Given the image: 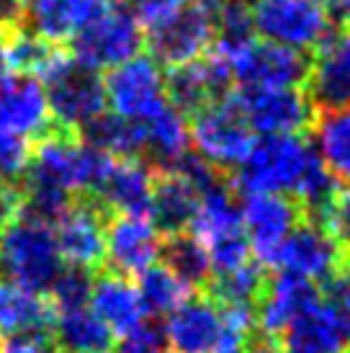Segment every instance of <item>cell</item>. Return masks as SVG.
Masks as SVG:
<instances>
[{
    "instance_id": "obj_1",
    "label": "cell",
    "mask_w": 350,
    "mask_h": 353,
    "mask_svg": "<svg viewBox=\"0 0 350 353\" xmlns=\"http://www.w3.org/2000/svg\"><path fill=\"white\" fill-rule=\"evenodd\" d=\"M335 178L322 165L302 134H265L255 137L253 148L234 170L232 186L240 194H283L317 219L325 204L332 199Z\"/></svg>"
},
{
    "instance_id": "obj_2",
    "label": "cell",
    "mask_w": 350,
    "mask_h": 353,
    "mask_svg": "<svg viewBox=\"0 0 350 353\" xmlns=\"http://www.w3.org/2000/svg\"><path fill=\"white\" fill-rule=\"evenodd\" d=\"M114 157L85 145L80 134L54 127L34 142L21 186L54 188L68 196H90Z\"/></svg>"
},
{
    "instance_id": "obj_3",
    "label": "cell",
    "mask_w": 350,
    "mask_h": 353,
    "mask_svg": "<svg viewBox=\"0 0 350 353\" xmlns=\"http://www.w3.org/2000/svg\"><path fill=\"white\" fill-rule=\"evenodd\" d=\"M62 268L65 263L49 225L19 216L0 232V279L44 294Z\"/></svg>"
},
{
    "instance_id": "obj_4",
    "label": "cell",
    "mask_w": 350,
    "mask_h": 353,
    "mask_svg": "<svg viewBox=\"0 0 350 353\" xmlns=\"http://www.w3.org/2000/svg\"><path fill=\"white\" fill-rule=\"evenodd\" d=\"M188 132H191L196 155L204 157L209 165H214L222 173L237 170L243 165V160L258 137L234 99V90L229 96L194 111L188 121Z\"/></svg>"
},
{
    "instance_id": "obj_5",
    "label": "cell",
    "mask_w": 350,
    "mask_h": 353,
    "mask_svg": "<svg viewBox=\"0 0 350 353\" xmlns=\"http://www.w3.org/2000/svg\"><path fill=\"white\" fill-rule=\"evenodd\" d=\"M258 39L296 52H317L335 34L332 13L320 0H250Z\"/></svg>"
},
{
    "instance_id": "obj_6",
    "label": "cell",
    "mask_w": 350,
    "mask_h": 353,
    "mask_svg": "<svg viewBox=\"0 0 350 353\" xmlns=\"http://www.w3.org/2000/svg\"><path fill=\"white\" fill-rule=\"evenodd\" d=\"M70 54L75 57V62L101 72L136 57L145 47V29L127 6L114 3L88 21L70 39Z\"/></svg>"
},
{
    "instance_id": "obj_7",
    "label": "cell",
    "mask_w": 350,
    "mask_h": 353,
    "mask_svg": "<svg viewBox=\"0 0 350 353\" xmlns=\"http://www.w3.org/2000/svg\"><path fill=\"white\" fill-rule=\"evenodd\" d=\"M103 90L106 106L114 108L116 117L136 124L150 121L170 103L163 68L150 54H136L108 70L103 78Z\"/></svg>"
},
{
    "instance_id": "obj_8",
    "label": "cell",
    "mask_w": 350,
    "mask_h": 353,
    "mask_svg": "<svg viewBox=\"0 0 350 353\" xmlns=\"http://www.w3.org/2000/svg\"><path fill=\"white\" fill-rule=\"evenodd\" d=\"M224 59L240 88H304L309 78V59L304 52L258 37Z\"/></svg>"
},
{
    "instance_id": "obj_9",
    "label": "cell",
    "mask_w": 350,
    "mask_h": 353,
    "mask_svg": "<svg viewBox=\"0 0 350 353\" xmlns=\"http://www.w3.org/2000/svg\"><path fill=\"white\" fill-rule=\"evenodd\" d=\"M234 99L255 134H304L317 106L307 88H237Z\"/></svg>"
},
{
    "instance_id": "obj_10",
    "label": "cell",
    "mask_w": 350,
    "mask_h": 353,
    "mask_svg": "<svg viewBox=\"0 0 350 353\" xmlns=\"http://www.w3.org/2000/svg\"><path fill=\"white\" fill-rule=\"evenodd\" d=\"M214 10L201 3H188L173 19L147 31L150 57L163 68H181L201 59L214 47Z\"/></svg>"
},
{
    "instance_id": "obj_11",
    "label": "cell",
    "mask_w": 350,
    "mask_h": 353,
    "mask_svg": "<svg viewBox=\"0 0 350 353\" xmlns=\"http://www.w3.org/2000/svg\"><path fill=\"white\" fill-rule=\"evenodd\" d=\"M345 263L348 258L340 243L317 219L304 216L273 253L268 271H286V274L302 276L317 284V281L330 279Z\"/></svg>"
},
{
    "instance_id": "obj_12",
    "label": "cell",
    "mask_w": 350,
    "mask_h": 353,
    "mask_svg": "<svg viewBox=\"0 0 350 353\" xmlns=\"http://www.w3.org/2000/svg\"><path fill=\"white\" fill-rule=\"evenodd\" d=\"M44 88L52 119L59 129L80 134V129L106 111L103 78L96 70L75 62V57L68 68L59 70L49 83H44Z\"/></svg>"
},
{
    "instance_id": "obj_13",
    "label": "cell",
    "mask_w": 350,
    "mask_h": 353,
    "mask_svg": "<svg viewBox=\"0 0 350 353\" xmlns=\"http://www.w3.org/2000/svg\"><path fill=\"white\" fill-rule=\"evenodd\" d=\"M240 216L253 258L268 271L273 253L307 214L291 196L283 194H243Z\"/></svg>"
},
{
    "instance_id": "obj_14",
    "label": "cell",
    "mask_w": 350,
    "mask_h": 353,
    "mask_svg": "<svg viewBox=\"0 0 350 353\" xmlns=\"http://www.w3.org/2000/svg\"><path fill=\"white\" fill-rule=\"evenodd\" d=\"M52 230L65 265L96 271L106 261V216L96 199L75 196Z\"/></svg>"
},
{
    "instance_id": "obj_15",
    "label": "cell",
    "mask_w": 350,
    "mask_h": 353,
    "mask_svg": "<svg viewBox=\"0 0 350 353\" xmlns=\"http://www.w3.org/2000/svg\"><path fill=\"white\" fill-rule=\"evenodd\" d=\"M167 345L175 353H214L232 338L222 304L212 294H191L163 325Z\"/></svg>"
},
{
    "instance_id": "obj_16",
    "label": "cell",
    "mask_w": 350,
    "mask_h": 353,
    "mask_svg": "<svg viewBox=\"0 0 350 353\" xmlns=\"http://www.w3.org/2000/svg\"><path fill=\"white\" fill-rule=\"evenodd\" d=\"M163 232L145 214H114L106 222L108 271L127 279H139L147 268L160 263Z\"/></svg>"
},
{
    "instance_id": "obj_17",
    "label": "cell",
    "mask_w": 350,
    "mask_h": 353,
    "mask_svg": "<svg viewBox=\"0 0 350 353\" xmlns=\"http://www.w3.org/2000/svg\"><path fill=\"white\" fill-rule=\"evenodd\" d=\"M165 88L170 106L178 108L183 117L185 114L191 117L206 103L229 96L234 90V78L227 59L212 50L201 59H194L181 68H170Z\"/></svg>"
},
{
    "instance_id": "obj_18",
    "label": "cell",
    "mask_w": 350,
    "mask_h": 353,
    "mask_svg": "<svg viewBox=\"0 0 350 353\" xmlns=\"http://www.w3.org/2000/svg\"><path fill=\"white\" fill-rule=\"evenodd\" d=\"M320 299V289L314 281L302 279V276L286 274V271H273L265 279L262 294L258 299L255 310V335L278 341V335Z\"/></svg>"
},
{
    "instance_id": "obj_19",
    "label": "cell",
    "mask_w": 350,
    "mask_h": 353,
    "mask_svg": "<svg viewBox=\"0 0 350 353\" xmlns=\"http://www.w3.org/2000/svg\"><path fill=\"white\" fill-rule=\"evenodd\" d=\"M155 176L157 170L142 157H114L90 199H96L103 212L150 216Z\"/></svg>"
},
{
    "instance_id": "obj_20",
    "label": "cell",
    "mask_w": 350,
    "mask_h": 353,
    "mask_svg": "<svg viewBox=\"0 0 350 353\" xmlns=\"http://www.w3.org/2000/svg\"><path fill=\"white\" fill-rule=\"evenodd\" d=\"M0 127L29 142H37L57 127L52 119L47 88L29 75H8L0 80Z\"/></svg>"
},
{
    "instance_id": "obj_21",
    "label": "cell",
    "mask_w": 350,
    "mask_h": 353,
    "mask_svg": "<svg viewBox=\"0 0 350 353\" xmlns=\"http://www.w3.org/2000/svg\"><path fill=\"white\" fill-rule=\"evenodd\" d=\"M348 343V323L322 296L276 341L281 353H345Z\"/></svg>"
},
{
    "instance_id": "obj_22",
    "label": "cell",
    "mask_w": 350,
    "mask_h": 353,
    "mask_svg": "<svg viewBox=\"0 0 350 353\" xmlns=\"http://www.w3.org/2000/svg\"><path fill=\"white\" fill-rule=\"evenodd\" d=\"M307 93L317 108L350 106V29L332 34L309 59Z\"/></svg>"
},
{
    "instance_id": "obj_23",
    "label": "cell",
    "mask_w": 350,
    "mask_h": 353,
    "mask_svg": "<svg viewBox=\"0 0 350 353\" xmlns=\"http://www.w3.org/2000/svg\"><path fill=\"white\" fill-rule=\"evenodd\" d=\"M54 307L49 296L0 279V343L13 338L52 341Z\"/></svg>"
},
{
    "instance_id": "obj_24",
    "label": "cell",
    "mask_w": 350,
    "mask_h": 353,
    "mask_svg": "<svg viewBox=\"0 0 350 353\" xmlns=\"http://www.w3.org/2000/svg\"><path fill=\"white\" fill-rule=\"evenodd\" d=\"M88 307L103 320V325L116 338L127 335L129 330L139 327L147 320V310L142 304L136 284L127 276L114 274V271H103L101 276H93Z\"/></svg>"
},
{
    "instance_id": "obj_25",
    "label": "cell",
    "mask_w": 350,
    "mask_h": 353,
    "mask_svg": "<svg viewBox=\"0 0 350 353\" xmlns=\"http://www.w3.org/2000/svg\"><path fill=\"white\" fill-rule=\"evenodd\" d=\"M198 206V191L185 176L178 170H163L155 176L152 188V204H150V219L163 232V237L188 232L191 219Z\"/></svg>"
},
{
    "instance_id": "obj_26",
    "label": "cell",
    "mask_w": 350,
    "mask_h": 353,
    "mask_svg": "<svg viewBox=\"0 0 350 353\" xmlns=\"http://www.w3.org/2000/svg\"><path fill=\"white\" fill-rule=\"evenodd\" d=\"M116 335L108 330L103 320L90 307L54 310L52 345L59 353H111Z\"/></svg>"
},
{
    "instance_id": "obj_27",
    "label": "cell",
    "mask_w": 350,
    "mask_h": 353,
    "mask_svg": "<svg viewBox=\"0 0 350 353\" xmlns=\"http://www.w3.org/2000/svg\"><path fill=\"white\" fill-rule=\"evenodd\" d=\"M311 134V148L320 155L322 165L338 183L350 186V106L317 108Z\"/></svg>"
},
{
    "instance_id": "obj_28",
    "label": "cell",
    "mask_w": 350,
    "mask_h": 353,
    "mask_svg": "<svg viewBox=\"0 0 350 353\" xmlns=\"http://www.w3.org/2000/svg\"><path fill=\"white\" fill-rule=\"evenodd\" d=\"M31 31L52 44H65L78 34L88 21L98 16L88 0H23Z\"/></svg>"
},
{
    "instance_id": "obj_29",
    "label": "cell",
    "mask_w": 350,
    "mask_h": 353,
    "mask_svg": "<svg viewBox=\"0 0 350 353\" xmlns=\"http://www.w3.org/2000/svg\"><path fill=\"white\" fill-rule=\"evenodd\" d=\"M145 129V155L147 163L157 173L173 170L188 152H191V132L188 121L175 106L167 103L157 117L142 124Z\"/></svg>"
},
{
    "instance_id": "obj_30",
    "label": "cell",
    "mask_w": 350,
    "mask_h": 353,
    "mask_svg": "<svg viewBox=\"0 0 350 353\" xmlns=\"http://www.w3.org/2000/svg\"><path fill=\"white\" fill-rule=\"evenodd\" d=\"M80 139L108 157H142L145 155V129L136 121L101 114L80 129ZM145 160V157H142Z\"/></svg>"
},
{
    "instance_id": "obj_31",
    "label": "cell",
    "mask_w": 350,
    "mask_h": 353,
    "mask_svg": "<svg viewBox=\"0 0 350 353\" xmlns=\"http://www.w3.org/2000/svg\"><path fill=\"white\" fill-rule=\"evenodd\" d=\"M163 265H167L183 284H188L194 292L206 289L212 284V261L206 248L196 240L191 232L167 235L163 240Z\"/></svg>"
},
{
    "instance_id": "obj_32",
    "label": "cell",
    "mask_w": 350,
    "mask_h": 353,
    "mask_svg": "<svg viewBox=\"0 0 350 353\" xmlns=\"http://www.w3.org/2000/svg\"><path fill=\"white\" fill-rule=\"evenodd\" d=\"M136 289L147 310V317H167L178 310L191 294H196L188 284H183L178 276L163 263H155L136 279Z\"/></svg>"
},
{
    "instance_id": "obj_33",
    "label": "cell",
    "mask_w": 350,
    "mask_h": 353,
    "mask_svg": "<svg viewBox=\"0 0 350 353\" xmlns=\"http://www.w3.org/2000/svg\"><path fill=\"white\" fill-rule=\"evenodd\" d=\"M90 286H93V271L65 265L49 286V302L54 310L85 307L90 299Z\"/></svg>"
},
{
    "instance_id": "obj_34",
    "label": "cell",
    "mask_w": 350,
    "mask_h": 353,
    "mask_svg": "<svg viewBox=\"0 0 350 353\" xmlns=\"http://www.w3.org/2000/svg\"><path fill=\"white\" fill-rule=\"evenodd\" d=\"M317 222L340 243L342 250H350V186L338 188L332 194V199L317 214Z\"/></svg>"
},
{
    "instance_id": "obj_35",
    "label": "cell",
    "mask_w": 350,
    "mask_h": 353,
    "mask_svg": "<svg viewBox=\"0 0 350 353\" xmlns=\"http://www.w3.org/2000/svg\"><path fill=\"white\" fill-rule=\"evenodd\" d=\"M31 150H34V142L23 139L21 134L10 132V129L0 127V178L19 181L26 173Z\"/></svg>"
},
{
    "instance_id": "obj_36",
    "label": "cell",
    "mask_w": 350,
    "mask_h": 353,
    "mask_svg": "<svg viewBox=\"0 0 350 353\" xmlns=\"http://www.w3.org/2000/svg\"><path fill=\"white\" fill-rule=\"evenodd\" d=\"M167 341L163 327H157L155 323H145L129 330L127 335H121L116 343H114V351L111 353H165Z\"/></svg>"
},
{
    "instance_id": "obj_37",
    "label": "cell",
    "mask_w": 350,
    "mask_h": 353,
    "mask_svg": "<svg viewBox=\"0 0 350 353\" xmlns=\"http://www.w3.org/2000/svg\"><path fill=\"white\" fill-rule=\"evenodd\" d=\"M191 0H127V8L139 21L142 29H155L167 19H173L178 10H183Z\"/></svg>"
},
{
    "instance_id": "obj_38",
    "label": "cell",
    "mask_w": 350,
    "mask_h": 353,
    "mask_svg": "<svg viewBox=\"0 0 350 353\" xmlns=\"http://www.w3.org/2000/svg\"><path fill=\"white\" fill-rule=\"evenodd\" d=\"M320 296L322 302L330 304L332 310L350 325V265L348 263L342 265V268H338L330 279L322 281Z\"/></svg>"
},
{
    "instance_id": "obj_39",
    "label": "cell",
    "mask_w": 350,
    "mask_h": 353,
    "mask_svg": "<svg viewBox=\"0 0 350 353\" xmlns=\"http://www.w3.org/2000/svg\"><path fill=\"white\" fill-rule=\"evenodd\" d=\"M21 204H23V186L19 181L0 178V232L19 219Z\"/></svg>"
},
{
    "instance_id": "obj_40",
    "label": "cell",
    "mask_w": 350,
    "mask_h": 353,
    "mask_svg": "<svg viewBox=\"0 0 350 353\" xmlns=\"http://www.w3.org/2000/svg\"><path fill=\"white\" fill-rule=\"evenodd\" d=\"M26 8L23 0H0V34H10L23 26Z\"/></svg>"
},
{
    "instance_id": "obj_41",
    "label": "cell",
    "mask_w": 350,
    "mask_h": 353,
    "mask_svg": "<svg viewBox=\"0 0 350 353\" xmlns=\"http://www.w3.org/2000/svg\"><path fill=\"white\" fill-rule=\"evenodd\" d=\"M0 353H57L52 341H41V338H13V341H3Z\"/></svg>"
},
{
    "instance_id": "obj_42",
    "label": "cell",
    "mask_w": 350,
    "mask_h": 353,
    "mask_svg": "<svg viewBox=\"0 0 350 353\" xmlns=\"http://www.w3.org/2000/svg\"><path fill=\"white\" fill-rule=\"evenodd\" d=\"M250 353H281V351H278V345L273 343V341L255 335L253 341H250Z\"/></svg>"
},
{
    "instance_id": "obj_43",
    "label": "cell",
    "mask_w": 350,
    "mask_h": 353,
    "mask_svg": "<svg viewBox=\"0 0 350 353\" xmlns=\"http://www.w3.org/2000/svg\"><path fill=\"white\" fill-rule=\"evenodd\" d=\"M214 353H250V341H227Z\"/></svg>"
},
{
    "instance_id": "obj_44",
    "label": "cell",
    "mask_w": 350,
    "mask_h": 353,
    "mask_svg": "<svg viewBox=\"0 0 350 353\" xmlns=\"http://www.w3.org/2000/svg\"><path fill=\"white\" fill-rule=\"evenodd\" d=\"M320 3L327 10H340V13L350 8V0H320Z\"/></svg>"
},
{
    "instance_id": "obj_45",
    "label": "cell",
    "mask_w": 350,
    "mask_h": 353,
    "mask_svg": "<svg viewBox=\"0 0 350 353\" xmlns=\"http://www.w3.org/2000/svg\"><path fill=\"white\" fill-rule=\"evenodd\" d=\"M88 3H90V6H93L96 10H106L108 6H114L116 0H88Z\"/></svg>"
},
{
    "instance_id": "obj_46",
    "label": "cell",
    "mask_w": 350,
    "mask_h": 353,
    "mask_svg": "<svg viewBox=\"0 0 350 353\" xmlns=\"http://www.w3.org/2000/svg\"><path fill=\"white\" fill-rule=\"evenodd\" d=\"M196 3H201V6H206V8H214L219 0H196Z\"/></svg>"
},
{
    "instance_id": "obj_47",
    "label": "cell",
    "mask_w": 350,
    "mask_h": 353,
    "mask_svg": "<svg viewBox=\"0 0 350 353\" xmlns=\"http://www.w3.org/2000/svg\"><path fill=\"white\" fill-rule=\"evenodd\" d=\"M342 19H345V23H348V29H350V8L342 10Z\"/></svg>"
},
{
    "instance_id": "obj_48",
    "label": "cell",
    "mask_w": 350,
    "mask_h": 353,
    "mask_svg": "<svg viewBox=\"0 0 350 353\" xmlns=\"http://www.w3.org/2000/svg\"><path fill=\"white\" fill-rule=\"evenodd\" d=\"M348 341H350V325H348Z\"/></svg>"
},
{
    "instance_id": "obj_49",
    "label": "cell",
    "mask_w": 350,
    "mask_h": 353,
    "mask_svg": "<svg viewBox=\"0 0 350 353\" xmlns=\"http://www.w3.org/2000/svg\"><path fill=\"white\" fill-rule=\"evenodd\" d=\"M165 353H175V351H165Z\"/></svg>"
}]
</instances>
